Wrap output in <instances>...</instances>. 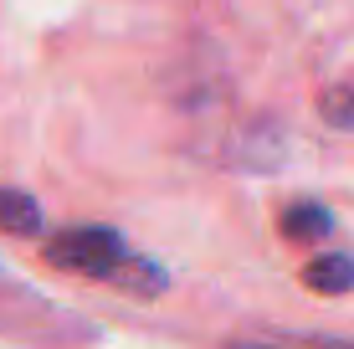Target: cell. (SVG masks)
I'll return each mask as SVG.
<instances>
[{"label": "cell", "instance_id": "cell-1", "mask_svg": "<svg viewBox=\"0 0 354 349\" xmlns=\"http://www.w3.org/2000/svg\"><path fill=\"white\" fill-rule=\"evenodd\" d=\"M46 262L62 272L93 283H113V287H133L139 298H154L165 287V272L149 257H139L113 226H72V232L46 242Z\"/></svg>", "mask_w": 354, "mask_h": 349}, {"label": "cell", "instance_id": "cell-2", "mask_svg": "<svg viewBox=\"0 0 354 349\" xmlns=\"http://www.w3.org/2000/svg\"><path fill=\"white\" fill-rule=\"evenodd\" d=\"M303 283L313 293H349L354 287V257L349 252H319L308 262V272H303Z\"/></svg>", "mask_w": 354, "mask_h": 349}, {"label": "cell", "instance_id": "cell-3", "mask_svg": "<svg viewBox=\"0 0 354 349\" xmlns=\"http://www.w3.org/2000/svg\"><path fill=\"white\" fill-rule=\"evenodd\" d=\"M283 236L288 242H319V236H328L334 232V216H328L319 200H298V206H288L283 211Z\"/></svg>", "mask_w": 354, "mask_h": 349}, {"label": "cell", "instance_id": "cell-4", "mask_svg": "<svg viewBox=\"0 0 354 349\" xmlns=\"http://www.w3.org/2000/svg\"><path fill=\"white\" fill-rule=\"evenodd\" d=\"M0 232H10V236H36L41 232V211H36V200L26 190L0 185Z\"/></svg>", "mask_w": 354, "mask_h": 349}, {"label": "cell", "instance_id": "cell-5", "mask_svg": "<svg viewBox=\"0 0 354 349\" xmlns=\"http://www.w3.org/2000/svg\"><path fill=\"white\" fill-rule=\"evenodd\" d=\"M226 349H354V339H328V334H267V339H231Z\"/></svg>", "mask_w": 354, "mask_h": 349}, {"label": "cell", "instance_id": "cell-6", "mask_svg": "<svg viewBox=\"0 0 354 349\" xmlns=\"http://www.w3.org/2000/svg\"><path fill=\"white\" fill-rule=\"evenodd\" d=\"M324 108H328V118H334L339 129H354V93H328Z\"/></svg>", "mask_w": 354, "mask_h": 349}]
</instances>
